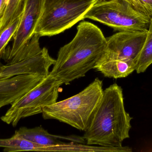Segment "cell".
<instances>
[{"label": "cell", "instance_id": "13", "mask_svg": "<svg viewBox=\"0 0 152 152\" xmlns=\"http://www.w3.org/2000/svg\"><path fill=\"white\" fill-rule=\"evenodd\" d=\"M40 37L35 34L28 42L13 57L5 62L6 65L13 64L32 57L42 50L39 39Z\"/></svg>", "mask_w": 152, "mask_h": 152}, {"label": "cell", "instance_id": "7", "mask_svg": "<svg viewBox=\"0 0 152 152\" xmlns=\"http://www.w3.org/2000/svg\"><path fill=\"white\" fill-rule=\"evenodd\" d=\"M61 81L48 75L40 84L12 104L2 121L13 127L21 119L42 113L44 108L57 102Z\"/></svg>", "mask_w": 152, "mask_h": 152}, {"label": "cell", "instance_id": "14", "mask_svg": "<svg viewBox=\"0 0 152 152\" xmlns=\"http://www.w3.org/2000/svg\"><path fill=\"white\" fill-rule=\"evenodd\" d=\"M24 0H9L3 14L0 18V32L22 13Z\"/></svg>", "mask_w": 152, "mask_h": 152}, {"label": "cell", "instance_id": "17", "mask_svg": "<svg viewBox=\"0 0 152 152\" xmlns=\"http://www.w3.org/2000/svg\"><path fill=\"white\" fill-rule=\"evenodd\" d=\"M111 0H96V3H98L102 2L107 1H110ZM126 1H128L129 2L131 3L132 5H134L135 7L139 9L140 10L143 11V10H142V8L140 6V4L138 3V2L137 0H126ZM144 12V11H143Z\"/></svg>", "mask_w": 152, "mask_h": 152}, {"label": "cell", "instance_id": "3", "mask_svg": "<svg viewBox=\"0 0 152 152\" xmlns=\"http://www.w3.org/2000/svg\"><path fill=\"white\" fill-rule=\"evenodd\" d=\"M147 34L148 29L119 31L107 37L106 50L95 69L110 78H122L132 74Z\"/></svg>", "mask_w": 152, "mask_h": 152}, {"label": "cell", "instance_id": "8", "mask_svg": "<svg viewBox=\"0 0 152 152\" xmlns=\"http://www.w3.org/2000/svg\"><path fill=\"white\" fill-rule=\"evenodd\" d=\"M43 2L44 0H24L20 22L13 36L12 46L5 49L2 58L5 62L21 50L35 35Z\"/></svg>", "mask_w": 152, "mask_h": 152}, {"label": "cell", "instance_id": "11", "mask_svg": "<svg viewBox=\"0 0 152 152\" xmlns=\"http://www.w3.org/2000/svg\"><path fill=\"white\" fill-rule=\"evenodd\" d=\"M0 147L3 148L5 152L41 151L40 145L13 136L8 139H0Z\"/></svg>", "mask_w": 152, "mask_h": 152}, {"label": "cell", "instance_id": "6", "mask_svg": "<svg viewBox=\"0 0 152 152\" xmlns=\"http://www.w3.org/2000/svg\"><path fill=\"white\" fill-rule=\"evenodd\" d=\"M151 18L126 0H111L94 4L84 19H90L114 30L123 31L147 30Z\"/></svg>", "mask_w": 152, "mask_h": 152}, {"label": "cell", "instance_id": "10", "mask_svg": "<svg viewBox=\"0 0 152 152\" xmlns=\"http://www.w3.org/2000/svg\"><path fill=\"white\" fill-rule=\"evenodd\" d=\"M47 76L21 75L0 80V109L13 104Z\"/></svg>", "mask_w": 152, "mask_h": 152}, {"label": "cell", "instance_id": "1", "mask_svg": "<svg viewBox=\"0 0 152 152\" xmlns=\"http://www.w3.org/2000/svg\"><path fill=\"white\" fill-rule=\"evenodd\" d=\"M131 120L125 109L122 88L113 84L104 90L83 137L88 145L132 152V148L122 145L123 141L129 137Z\"/></svg>", "mask_w": 152, "mask_h": 152}, {"label": "cell", "instance_id": "16", "mask_svg": "<svg viewBox=\"0 0 152 152\" xmlns=\"http://www.w3.org/2000/svg\"><path fill=\"white\" fill-rule=\"evenodd\" d=\"M142 10L146 14L152 17V0H137Z\"/></svg>", "mask_w": 152, "mask_h": 152}, {"label": "cell", "instance_id": "2", "mask_svg": "<svg viewBox=\"0 0 152 152\" xmlns=\"http://www.w3.org/2000/svg\"><path fill=\"white\" fill-rule=\"evenodd\" d=\"M106 47V38L99 27L88 21L80 22L74 38L59 50L49 75L69 84L94 68Z\"/></svg>", "mask_w": 152, "mask_h": 152}, {"label": "cell", "instance_id": "15", "mask_svg": "<svg viewBox=\"0 0 152 152\" xmlns=\"http://www.w3.org/2000/svg\"><path fill=\"white\" fill-rule=\"evenodd\" d=\"M21 14L0 32V55L3 54L8 43L13 37L19 25Z\"/></svg>", "mask_w": 152, "mask_h": 152}, {"label": "cell", "instance_id": "19", "mask_svg": "<svg viewBox=\"0 0 152 152\" xmlns=\"http://www.w3.org/2000/svg\"><path fill=\"white\" fill-rule=\"evenodd\" d=\"M2 56L3 54H1V55H0V71H1V68L2 66V65L1 62V59H2Z\"/></svg>", "mask_w": 152, "mask_h": 152}, {"label": "cell", "instance_id": "9", "mask_svg": "<svg viewBox=\"0 0 152 152\" xmlns=\"http://www.w3.org/2000/svg\"><path fill=\"white\" fill-rule=\"evenodd\" d=\"M56 59L52 58L45 47L35 55L10 65H2L0 80L21 75H39L47 76Z\"/></svg>", "mask_w": 152, "mask_h": 152}, {"label": "cell", "instance_id": "12", "mask_svg": "<svg viewBox=\"0 0 152 152\" xmlns=\"http://www.w3.org/2000/svg\"><path fill=\"white\" fill-rule=\"evenodd\" d=\"M152 64V17L150 21L148 34L143 46L137 61L135 71L143 73Z\"/></svg>", "mask_w": 152, "mask_h": 152}, {"label": "cell", "instance_id": "18", "mask_svg": "<svg viewBox=\"0 0 152 152\" xmlns=\"http://www.w3.org/2000/svg\"><path fill=\"white\" fill-rule=\"evenodd\" d=\"M9 0H0V18L3 14Z\"/></svg>", "mask_w": 152, "mask_h": 152}, {"label": "cell", "instance_id": "4", "mask_svg": "<svg viewBox=\"0 0 152 152\" xmlns=\"http://www.w3.org/2000/svg\"><path fill=\"white\" fill-rule=\"evenodd\" d=\"M103 91L102 81L96 78L75 95L44 108L43 117L58 120L85 132L101 101Z\"/></svg>", "mask_w": 152, "mask_h": 152}, {"label": "cell", "instance_id": "5", "mask_svg": "<svg viewBox=\"0 0 152 152\" xmlns=\"http://www.w3.org/2000/svg\"><path fill=\"white\" fill-rule=\"evenodd\" d=\"M96 2V0H44L35 34L41 37L62 33L84 19Z\"/></svg>", "mask_w": 152, "mask_h": 152}]
</instances>
